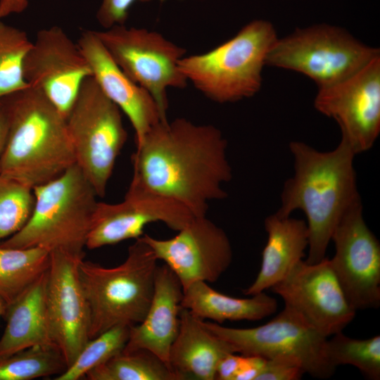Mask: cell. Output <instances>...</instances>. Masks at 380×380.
<instances>
[{
    "instance_id": "cell-11",
    "label": "cell",
    "mask_w": 380,
    "mask_h": 380,
    "mask_svg": "<svg viewBox=\"0 0 380 380\" xmlns=\"http://www.w3.org/2000/svg\"><path fill=\"white\" fill-rule=\"evenodd\" d=\"M271 289L325 338L343 331L355 317L327 257L313 264L300 261Z\"/></svg>"
},
{
    "instance_id": "cell-2",
    "label": "cell",
    "mask_w": 380,
    "mask_h": 380,
    "mask_svg": "<svg viewBox=\"0 0 380 380\" xmlns=\"http://www.w3.org/2000/svg\"><path fill=\"white\" fill-rule=\"evenodd\" d=\"M289 146L294 173L284 184L275 213L289 217L296 210L303 212L309 235L305 261L317 263L326 257L342 217L362 202L354 165L356 154L342 139L335 148L327 151L300 141H292Z\"/></svg>"
},
{
    "instance_id": "cell-13",
    "label": "cell",
    "mask_w": 380,
    "mask_h": 380,
    "mask_svg": "<svg viewBox=\"0 0 380 380\" xmlns=\"http://www.w3.org/2000/svg\"><path fill=\"white\" fill-rule=\"evenodd\" d=\"M331 241L332 269L350 306L355 310L380 305V243L367 225L362 202L348 210Z\"/></svg>"
},
{
    "instance_id": "cell-1",
    "label": "cell",
    "mask_w": 380,
    "mask_h": 380,
    "mask_svg": "<svg viewBox=\"0 0 380 380\" xmlns=\"http://www.w3.org/2000/svg\"><path fill=\"white\" fill-rule=\"evenodd\" d=\"M227 141L212 125L184 118L161 120L136 145L128 190L179 202L194 217L206 216L209 202L227 196L232 178Z\"/></svg>"
},
{
    "instance_id": "cell-8",
    "label": "cell",
    "mask_w": 380,
    "mask_h": 380,
    "mask_svg": "<svg viewBox=\"0 0 380 380\" xmlns=\"http://www.w3.org/2000/svg\"><path fill=\"white\" fill-rule=\"evenodd\" d=\"M66 122L75 163L98 197H104L127 139L120 109L90 77L83 82Z\"/></svg>"
},
{
    "instance_id": "cell-10",
    "label": "cell",
    "mask_w": 380,
    "mask_h": 380,
    "mask_svg": "<svg viewBox=\"0 0 380 380\" xmlns=\"http://www.w3.org/2000/svg\"><path fill=\"white\" fill-rule=\"evenodd\" d=\"M203 323L209 331L228 342L236 353L265 359L292 356L300 360L305 373L317 379L329 378L336 370L327 355V338L287 308L270 322L253 328L227 327L203 319Z\"/></svg>"
},
{
    "instance_id": "cell-9",
    "label": "cell",
    "mask_w": 380,
    "mask_h": 380,
    "mask_svg": "<svg viewBox=\"0 0 380 380\" xmlns=\"http://www.w3.org/2000/svg\"><path fill=\"white\" fill-rule=\"evenodd\" d=\"M95 32L117 65L150 93L167 118V89L187 86L179 67L186 49L145 28L118 25Z\"/></svg>"
},
{
    "instance_id": "cell-32",
    "label": "cell",
    "mask_w": 380,
    "mask_h": 380,
    "mask_svg": "<svg viewBox=\"0 0 380 380\" xmlns=\"http://www.w3.org/2000/svg\"><path fill=\"white\" fill-rule=\"evenodd\" d=\"M153 0H102L96 13V19L105 29L118 25H125L132 6L137 1L149 2ZM163 1L165 0H158Z\"/></svg>"
},
{
    "instance_id": "cell-31",
    "label": "cell",
    "mask_w": 380,
    "mask_h": 380,
    "mask_svg": "<svg viewBox=\"0 0 380 380\" xmlns=\"http://www.w3.org/2000/svg\"><path fill=\"white\" fill-rule=\"evenodd\" d=\"M305 374L302 363L292 356L279 355L265 359L256 380H298Z\"/></svg>"
},
{
    "instance_id": "cell-24",
    "label": "cell",
    "mask_w": 380,
    "mask_h": 380,
    "mask_svg": "<svg viewBox=\"0 0 380 380\" xmlns=\"http://www.w3.org/2000/svg\"><path fill=\"white\" fill-rule=\"evenodd\" d=\"M50 252L43 248L0 246V296L7 306L49 268Z\"/></svg>"
},
{
    "instance_id": "cell-7",
    "label": "cell",
    "mask_w": 380,
    "mask_h": 380,
    "mask_svg": "<svg viewBox=\"0 0 380 380\" xmlns=\"http://www.w3.org/2000/svg\"><path fill=\"white\" fill-rule=\"evenodd\" d=\"M379 56V48L365 44L343 27L319 23L278 37L266 65L300 72L319 89L346 80Z\"/></svg>"
},
{
    "instance_id": "cell-14",
    "label": "cell",
    "mask_w": 380,
    "mask_h": 380,
    "mask_svg": "<svg viewBox=\"0 0 380 380\" xmlns=\"http://www.w3.org/2000/svg\"><path fill=\"white\" fill-rule=\"evenodd\" d=\"M23 75L66 119L92 72L77 43L61 27L52 26L37 33L24 58Z\"/></svg>"
},
{
    "instance_id": "cell-26",
    "label": "cell",
    "mask_w": 380,
    "mask_h": 380,
    "mask_svg": "<svg viewBox=\"0 0 380 380\" xmlns=\"http://www.w3.org/2000/svg\"><path fill=\"white\" fill-rule=\"evenodd\" d=\"M68 367L55 346H35L0 358V380H32L62 374Z\"/></svg>"
},
{
    "instance_id": "cell-18",
    "label": "cell",
    "mask_w": 380,
    "mask_h": 380,
    "mask_svg": "<svg viewBox=\"0 0 380 380\" xmlns=\"http://www.w3.org/2000/svg\"><path fill=\"white\" fill-rule=\"evenodd\" d=\"M77 43L90 65L92 77L129 118L136 145L139 144L154 125L167 118L150 93L132 80L113 61L95 31L82 32Z\"/></svg>"
},
{
    "instance_id": "cell-35",
    "label": "cell",
    "mask_w": 380,
    "mask_h": 380,
    "mask_svg": "<svg viewBox=\"0 0 380 380\" xmlns=\"http://www.w3.org/2000/svg\"><path fill=\"white\" fill-rule=\"evenodd\" d=\"M28 5V0H0V18L12 13H20Z\"/></svg>"
},
{
    "instance_id": "cell-16",
    "label": "cell",
    "mask_w": 380,
    "mask_h": 380,
    "mask_svg": "<svg viewBox=\"0 0 380 380\" xmlns=\"http://www.w3.org/2000/svg\"><path fill=\"white\" fill-rule=\"evenodd\" d=\"M83 257L61 251L50 252L46 305L55 345L68 367L89 341V310L79 275Z\"/></svg>"
},
{
    "instance_id": "cell-20",
    "label": "cell",
    "mask_w": 380,
    "mask_h": 380,
    "mask_svg": "<svg viewBox=\"0 0 380 380\" xmlns=\"http://www.w3.org/2000/svg\"><path fill=\"white\" fill-rule=\"evenodd\" d=\"M234 353L233 347L209 331L202 319L187 309H181L179 331L170 348L169 365L182 379H216L218 363Z\"/></svg>"
},
{
    "instance_id": "cell-30",
    "label": "cell",
    "mask_w": 380,
    "mask_h": 380,
    "mask_svg": "<svg viewBox=\"0 0 380 380\" xmlns=\"http://www.w3.org/2000/svg\"><path fill=\"white\" fill-rule=\"evenodd\" d=\"M34 204L33 189L0 174V243L20 231Z\"/></svg>"
},
{
    "instance_id": "cell-4",
    "label": "cell",
    "mask_w": 380,
    "mask_h": 380,
    "mask_svg": "<svg viewBox=\"0 0 380 380\" xmlns=\"http://www.w3.org/2000/svg\"><path fill=\"white\" fill-rule=\"evenodd\" d=\"M33 191L34 204L27 222L0 246L40 247L84 258L98 196L77 165Z\"/></svg>"
},
{
    "instance_id": "cell-36",
    "label": "cell",
    "mask_w": 380,
    "mask_h": 380,
    "mask_svg": "<svg viewBox=\"0 0 380 380\" xmlns=\"http://www.w3.org/2000/svg\"><path fill=\"white\" fill-rule=\"evenodd\" d=\"M8 116L3 103L0 101V166L8 134Z\"/></svg>"
},
{
    "instance_id": "cell-33",
    "label": "cell",
    "mask_w": 380,
    "mask_h": 380,
    "mask_svg": "<svg viewBox=\"0 0 380 380\" xmlns=\"http://www.w3.org/2000/svg\"><path fill=\"white\" fill-rule=\"evenodd\" d=\"M243 357V355H236V353H229L224 356L217 365L216 379L234 380L241 367Z\"/></svg>"
},
{
    "instance_id": "cell-37",
    "label": "cell",
    "mask_w": 380,
    "mask_h": 380,
    "mask_svg": "<svg viewBox=\"0 0 380 380\" xmlns=\"http://www.w3.org/2000/svg\"><path fill=\"white\" fill-rule=\"evenodd\" d=\"M7 308V304L5 300L0 296V317L2 315H4L6 310Z\"/></svg>"
},
{
    "instance_id": "cell-3",
    "label": "cell",
    "mask_w": 380,
    "mask_h": 380,
    "mask_svg": "<svg viewBox=\"0 0 380 380\" xmlns=\"http://www.w3.org/2000/svg\"><path fill=\"white\" fill-rule=\"evenodd\" d=\"M0 101L8 123L0 174L33 189L75 164L66 119L42 93L27 87Z\"/></svg>"
},
{
    "instance_id": "cell-21",
    "label": "cell",
    "mask_w": 380,
    "mask_h": 380,
    "mask_svg": "<svg viewBox=\"0 0 380 380\" xmlns=\"http://www.w3.org/2000/svg\"><path fill=\"white\" fill-rule=\"evenodd\" d=\"M264 226L267 240L261 266L254 281L243 291L246 296L264 292L282 280L303 260L308 247V229L303 220L274 213L265 218Z\"/></svg>"
},
{
    "instance_id": "cell-22",
    "label": "cell",
    "mask_w": 380,
    "mask_h": 380,
    "mask_svg": "<svg viewBox=\"0 0 380 380\" xmlns=\"http://www.w3.org/2000/svg\"><path fill=\"white\" fill-rule=\"evenodd\" d=\"M47 270L7 306L6 326L0 338V358L32 346H56L46 305Z\"/></svg>"
},
{
    "instance_id": "cell-23",
    "label": "cell",
    "mask_w": 380,
    "mask_h": 380,
    "mask_svg": "<svg viewBox=\"0 0 380 380\" xmlns=\"http://www.w3.org/2000/svg\"><path fill=\"white\" fill-rule=\"evenodd\" d=\"M248 298L227 296L211 288L207 282L196 281L183 291L181 305L200 319L217 324L225 321H256L274 314L277 301L261 292Z\"/></svg>"
},
{
    "instance_id": "cell-19",
    "label": "cell",
    "mask_w": 380,
    "mask_h": 380,
    "mask_svg": "<svg viewBox=\"0 0 380 380\" xmlns=\"http://www.w3.org/2000/svg\"><path fill=\"white\" fill-rule=\"evenodd\" d=\"M182 297L183 289L177 276L166 265H158L149 308L142 322L130 327L122 350H147L170 367V351L179 331Z\"/></svg>"
},
{
    "instance_id": "cell-27",
    "label": "cell",
    "mask_w": 380,
    "mask_h": 380,
    "mask_svg": "<svg viewBox=\"0 0 380 380\" xmlns=\"http://www.w3.org/2000/svg\"><path fill=\"white\" fill-rule=\"evenodd\" d=\"M326 353L330 364L336 367L350 365L357 367L367 378L380 379V336L367 339L353 338L343 331L327 340Z\"/></svg>"
},
{
    "instance_id": "cell-28",
    "label": "cell",
    "mask_w": 380,
    "mask_h": 380,
    "mask_svg": "<svg viewBox=\"0 0 380 380\" xmlns=\"http://www.w3.org/2000/svg\"><path fill=\"white\" fill-rule=\"evenodd\" d=\"M31 45L25 31L0 20V100L29 87L23 62Z\"/></svg>"
},
{
    "instance_id": "cell-29",
    "label": "cell",
    "mask_w": 380,
    "mask_h": 380,
    "mask_svg": "<svg viewBox=\"0 0 380 380\" xmlns=\"http://www.w3.org/2000/svg\"><path fill=\"white\" fill-rule=\"evenodd\" d=\"M130 327H114L89 339L75 360L54 380H79L93 369L120 353L129 335Z\"/></svg>"
},
{
    "instance_id": "cell-25",
    "label": "cell",
    "mask_w": 380,
    "mask_h": 380,
    "mask_svg": "<svg viewBox=\"0 0 380 380\" xmlns=\"http://www.w3.org/2000/svg\"><path fill=\"white\" fill-rule=\"evenodd\" d=\"M88 380H182L153 353L122 350L87 374Z\"/></svg>"
},
{
    "instance_id": "cell-12",
    "label": "cell",
    "mask_w": 380,
    "mask_h": 380,
    "mask_svg": "<svg viewBox=\"0 0 380 380\" xmlns=\"http://www.w3.org/2000/svg\"><path fill=\"white\" fill-rule=\"evenodd\" d=\"M315 108L334 119L355 153L369 151L380 133V56L346 80L319 88Z\"/></svg>"
},
{
    "instance_id": "cell-5",
    "label": "cell",
    "mask_w": 380,
    "mask_h": 380,
    "mask_svg": "<svg viewBox=\"0 0 380 380\" xmlns=\"http://www.w3.org/2000/svg\"><path fill=\"white\" fill-rule=\"evenodd\" d=\"M158 260L141 236L116 267L80 262V279L89 310V339L114 327H131L142 322L152 300Z\"/></svg>"
},
{
    "instance_id": "cell-15",
    "label": "cell",
    "mask_w": 380,
    "mask_h": 380,
    "mask_svg": "<svg viewBox=\"0 0 380 380\" xmlns=\"http://www.w3.org/2000/svg\"><path fill=\"white\" fill-rule=\"evenodd\" d=\"M141 237L177 276L183 291L196 281H216L232 261L227 234L206 216L195 217L170 239Z\"/></svg>"
},
{
    "instance_id": "cell-6",
    "label": "cell",
    "mask_w": 380,
    "mask_h": 380,
    "mask_svg": "<svg viewBox=\"0 0 380 380\" xmlns=\"http://www.w3.org/2000/svg\"><path fill=\"white\" fill-rule=\"evenodd\" d=\"M277 38L270 21L253 20L210 51L184 56L179 61V70L188 82L215 102L248 99L261 88L262 70Z\"/></svg>"
},
{
    "instance_id": "cell-17",
    "label": "cell",
    "mask_w": 380,
    "mask_h": 380,
    "mask_svg": "<svg viewBox=\"0 0 380 380\" xmlns=\"http://www.w3.org/2000/svg\"><path fill=\"white\" fill-rule=\"evenodd\" d=\"M195 217L182 204L158 195L127 191L118 203L99 202L96 205L86 247L96 249L144 234L146 225L161 222L179 231Z\"/></svg>"
},
{
    "instance_id": "cell-34",
    "label": "cell",
    "mask_w": 380,
    "mask_h": 380,
    "mask_svg": "<svg viewBox=\"0 0 380 380\" xmlns=\"http://www.w3.org/2000/svg\"><path fill=\"white\" fill-rule=\"evenodd\" d=\"M241 367L234 380H256L262 370L265 359L255 355H243Z\"/></svg>"
}]
</instances>
